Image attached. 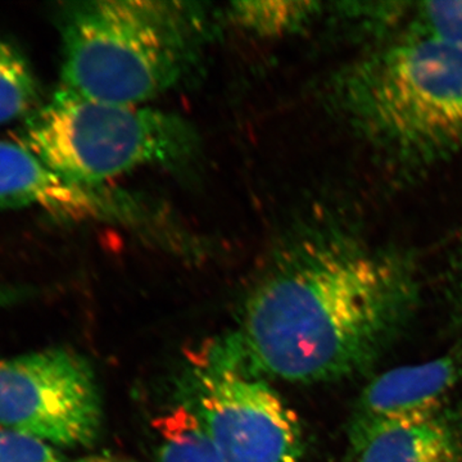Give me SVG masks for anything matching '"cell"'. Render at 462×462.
Segmentation results:
<instances>
[{
    "label": "cell",
    "mask_w": 462,
    "mask_h": 462,
    "mask_svg": "<svg viewBox=\"0 0 462 462\" xmlns=\"http://www.w3.org/2000/svg\"><path fill=\"white\" fill-rule=\"evenodd\" d=\"M418 282L402 257L346 236L289 251L247 298L216 358L251 375L312 384L356 375L411 316Z\"/></svg>",
    "instance_id": "1"
},
{
    "label": "cell",
    "mask_w": 462,
    "mask_h": 462,
    "mask_svg": "<svg viewBox=\"0 0 462 462\" xmlns=\"http://www.w3.org/2000/svg\"><path fill=\"white\" fill-rule=\"evenodd\" d=\"M199 379L197 413L221 461H302L300 420L269 384L211 355Z\"/></svg>",
    "instance_id": "6"
},
{
    "label": "cell",
    "mask_w": 462,
    "mask_h": 462,
    "mask_svg": "<svg viewBox=\"0 0 462 462\" xmlns=\"http://www.w3.org/2000/svg\"><path fill=\"white\" fill-rule=\"evenodd\" d=\"M412 38L430 39L462 50V2H424L411 12Z\"/></svg>",
    "instance_id": "13"
},
{
    "label": "cell",
    "mask_w": 462,
    "mask_h": 462,
    "mask_svg": "<svg viewBox=\"0 0 462 462\" xmlns=\"http://www.w3.org/2000/svg\"><path fill=\"white\" fill-rule=\"evenodd\" d=\"M102 190L81 187L56 171L23 144L0 141V211L41 208L69 220L125 216Z\"/></svg>",
    "instance_id": "8"
},
{
    "label": "cell",
    "mask_w": 462,
    "mask_h": 462,
    "mask_svg": "<svg viewBox=\"0 0 462 462\" xmlns=\"http://www.w3.org/2000/svg\"><path fill=\"white\" fill-rule=\"evenodd\" d=\"M457 278L458 293H460V298L462 300V245L460 257H458Z\"/></svg>",
    "instance_id": "17"
},
{
    "label": "cell",
    "mask_w": 462,
    "mask_h": 462,
    "mask_svg": "<svg viewBox=\"0 0 462 462\" xmlns=\"http://www.w3.org/2000/svg\"><path fill=\"white\" fill-rule=\"evenodd\" d=\"M320 11L314 2L236 3L231 16L245 29L261 35H282L297 32Z\"/></svg>",
    "instance_id": "12"
},
{
    "label": "cell",
    "mask_w": 462,
    "mask_h": 462,
    "mask_svg": "<svg viewBox=\"0 0 462 462\" xmlns=\"http://www.w3.org/2000/svg\"><path fill=\"white\" fill-rule=\"evenodd\" d=\"M16 298H20V291H16L14 288L5 287V285L0 284V306L14 302Z\"/></svg>",
    "instance_id": "16"
},
{
    "label": "cell",
    "mask_w": 462,
    "mask_h": 462,
    "mask_svg": "<svg viewBox=\"0 0 462 462\" xmlns=\"http://www.w3.org/2000/svg\"><path fill=\"white\" fill-rule=\"evenodd\" d=\"M75 462H138L129 456L112 454V452H100V454H94L84 456Z\"/></svg>",
    "instance_id": "15"
},
{
    "label": "cell",
    "mask_w": 462,
    "mask_h": 462,
    "mask_svg": "<svg viewBox=\"0 0 462 462\" xmlns=\"http://www.w3.org/2000/svg\"><path fill=\"white\" fill-rule=\"evenodd\" d=\"M157 462H223L197 411L179 404L158 416Z\"/></svg>",
    "instance_id": "10"
},
{
    "label": "cell",
    "mask_w": 462,
    "mask_h": 462,
    "mask_svg": "<svg viewBox=\"0 0 462 462\" xmlns=\"http://www.w3.org/2000/svg\"><path fill=\"white\" fill-rule=\"evenodd\" d=\"M0 462H63L53 445L41 438L0 428Z\"/></svg>",
    "instance_id": "14"
},
{
    "label": "cell",
    "mask_w": 462,
    "mask_h": 462,
    "mask_svg": "<svg viewBox=\"0 0 462 462\" xmlns=\"http://www.w3.org/2000/svg\"><path fill=\"white\" fill-rule=\"evenodd\" d=\"M62 85L84 98L144 106L182 83L205 23L187 3L93 0L60 16Z\"/></svg>",
    "instance_id": "2"
},
{
    "label": "cell",
    "mask_w": 462,
    "mask_h": 462,
    "mask_svg": "<svg viewBox=\"0 0 462 462\" xmlns=\"http://www.w3.org/2000/svg\"><path fill=\"white\" fill-rule=\"evenodd\" d=\"M23 145L67 180L98 189L142 167L185 165L199 141L179 116L88 99L60 88L27 118Z\"/></svg>",
    "instance_id": "4"
},
{
    "label": "cell",
    "mask_w": 462,
    "mask_h": 462,
    "mask_svg": "<svg viewBox=\"0 0 462 462\" xmlns=\"http://www.w3.org/2000/svg\"><path fill=\"white\" fill-rule=\"evenodd\" d=\"M333 99L361 139L402 165L462 152V50L407 36L339 72Z\"/></svg>",
    "instance_id": "3"
},
{
    "label": "cell",
    "mask_w": 462,
    "mask_h": 462,
    "mask_svg": "<svg viewBox=\"0 0 462 462\" xmlns=\"http://www.w3.org/2000/svg\"><path fill=\"white\" fill-rule=\"evenodd\" d=\"M461 375V355L451 352L376 376L358 398L349 431L351 443L383 425L424 421L442 415V407Z\"/></svg>",
    "instance_id": "7"
},
{
    "label": "cell",
    "mask_w": 462,
    "mask_h": 462,
    "mask_svg": "<svg viewBox=\"0 0 462 462\" xmlns=\"http://www.w3.org/2000/svg\"><path fill=\"white\" fill-rule=\"evenodd\" d=\"M0 425L53 446H90L102 404L89 364L65 348L0 358Z\"/></svg>",
    "instance_id": "5"
},
{
    "label": "cell",
    "mask_w": 462,
    "mask_h": 462,
    "mask_svg": "<svg viewBox=\"0 0 462 462\" xmlns=\"http://www.w3.org/2000/svg\"><path fill=\"white\" fill-rule=\"evenodd\" d=\"M41 106L32 65L17 47L0 38V125L27 120Z\"/></svg>",
    "instance_id": "11"
},
{
    "label": "cell",
    "mask_w": 462,
    "mask_h": 462,
    "mask_svg": "<svg viewBox=\"0 0 462 462\" xmlns=\"http://www.w3.org/2000/svg\"><path fill=\"white\" fill-rule=\"evenodd\" d=\"M456 462H462V458H461V460H458V461H456Z\"/></svg>",
    "instance_id": "18"
},
{
    "label": "cell",
    "mask_w": 462,
    "mask_h": 462,
    "mask_svg": "<svg viewBox=\"0 0 462 462\" xmlns=\"http://www.w3.org/2000/svg\"><path fill=\"white\" fill-rule=\"evenodd\" d=\"M352 446L356 462H456L462 458L457 434L442 415L383 425Z\"/></svg>",
    "instance_id": "9"
}]
</instances>
